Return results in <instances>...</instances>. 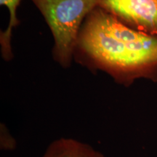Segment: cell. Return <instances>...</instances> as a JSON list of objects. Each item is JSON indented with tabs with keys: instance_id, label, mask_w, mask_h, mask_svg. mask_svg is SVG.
<instances>
[{
	"instance_id": "cell-3",
	"label": "cell",
	"mask_w": 157,
	"mask_h": 157,
	"mask_svg": "<svg viewBox=\"0 0 157 157\" xmlns=\"http://www.w3.org/2000/svg\"><path fill=\"white\" fill-rule=\"evenodd\" d=\"M98 7L127 26L157 37V0H98Z\"/></svg>"
},
{
	"instance_id": "cell-5",
	"label": "cell",
	"mask_w": 157,
	"mask_h": 157,
	"mask_svg": "<svg viewBox=\"0 0 157 157\" xmlns=\"http://www.w3.org/2000/svg\"><path fill=\"white\" fill-rule=\"evenodd\" d=\"M22 0H0V5L6 6L10 13L8 26L5 31L0 32L1 54L3 60L8 62L14 58L11 46V38L13 29L20 25L21 21L17 17V9Z\"/></svg>"
},
{
	"instance_id": "cell-2",
	"label": "cell",
	"mask_w": 157,
	"mask_h": 157,
	"mask_svg": "<svg viewBox=\"0 0 157 157\" xmlns=\"http://www.w3.org/2000/svg\"><path fill=\"white\" fill-rule=\"evenodd\" d=\"M42 15L54 39L52 58L68 68L79 31L88 15L98 7V0H31Z\"/></svg>"
},
{
	"instance_id": "cell-1",
	"label": "cell",
	"mask_w": 157,
	"mask_h": 157,
	"mask_svg": "<svg viewBox=\"0 0 157 157\" xmlns=\"http://www.w3.org/2000/svg\"><path fill=\"white\" fill-rule=\"evenodd\" d=\"M74 60L125 87L138 79L157 82V37L135 30L96 7L84 20Z\"/></svg>"
},
{
	"instance_id": "cell-4",
	"label": "cell",
	"mask_w": 157,
	"mask_h": 157,
	"mask_svg": "<svg viewBox=\"0 0 157 157\" xmlns=\"http://www.w3.org/2000/svg\"><path fill=\"white\" fill-rule=\"evenodd\" d=\"M41 157H105L87 143L70 137H60L50 143Z\"/></svg>"
},
{
	"instance_id": "cell-6",
	"label": "cell",
	"mask_w": 157,
	"mask_h": 157,
	"mask_svg": "<svg viewBox=\"0 0 157 157\" xmlns=\"http://www.w3.org/2000/svg\"><path fill=\"white\" fill-rule=\"evenodd\" d=\"M17 147V143L14 137L5 126V124H0V148L4 151H13Z\"/></svg>"
}]
</instances>
